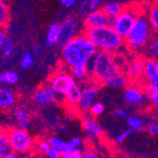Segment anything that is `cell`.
<instances>
[{
	"label": "cell",
	"mask_w": 158,
	"mask_h": 158,
	"mask_svg": "<svg viewBox=\"0 0 158 158\" xmlns=\"http://www.w3.org/2000/svg\"><path fill=\"white\" fill-rule=\"evenodd\" d=\"M97 51L96 46L85 34L78 35L62 48V61L71 69L77 65L87 64Z\"/></svg>",
	"instance_id": "cell-1"
},
{
	"label": "cell",
	"mask_w": 158,
	"mask_h": 158,
	"mask_svg": "<svg viewBox=\"0 0 158 158\" xmlns=\"http://www.w3.org/2000/svg\"><path fill=\"white\" fill-rule=\"evenodd\" d=\"M84 34L96 46L98 50L107 51L112 54L117 53L123 44V38L110 26L85 28Z\"/></svg>",
	"instance_id": "cell-2"
},
{
	"label": "cell",
	"mask_w": 158,
	"mask_h": 158,
	"mask_svg": "<svg viewBox=\"0 0 158 158\" xmlns=\"http://www.w3.org/2000/svg\"><path fill=\"white\" fill-rule=\"evenodd\" d=\"M87 68L89 74L98 82H104L105 80L119 70L114 55L102 50L96 52L93 58L88 62Z\"/></svg>",
	"instance_id": "cell-3"
},
{
	"label": "cell",
	"mask_w": 158,
	"mask_h": 158,
	"mask_svg": "<svg viewBox=\"0 0 158 158\" xmlns=\"http://www.w3.org/2000/svg\"><path fill=\"white\" fill-rule=\"evenodd\" d=\"M152 28L145 13H140L126 40L127 48L133 52L142 50L152 40Z\"/></svg>",
	"instance_id": "cell-4"
},
{
	"label": "cell",
	"mask_w": 158,
	"mask_h": 158,
	"mask_svg": "<svg viewBox=\"0 0 158 158\" xmlns=\"http://www.w3.org/2000/svg\"><path fill=\"white\" fill-rule=\"evenodd\" d=\"M142 11H140L136 7L124 8L122 12L114 20V30L118 33L119 36H121L123 39H126L134 27L137 16Z\"/></svg>",
	"instance_id": "cell-5"
},
{
	"label": "cell",
	"mask_w": 158,
	"mask_h": 158,
	"mask_svg": "<svg viewBox=\"0 0 158 158\" xmlns=\"http://www.w3.org/2000/svg\"><path fill=\"white\" fill-rule=\"evenodd\" d=\"M10 142L11 150L16 153L28 152L34 145L32 136L28 134L27 130L21 128H11L6 131Z\"/></svg>",
	"instance_id": "cell-6"
},
{
	"label": "cell",
	"mask_w": 158,
	"mask_h": 158,
	"mask_svg": "<svg viewBox=\"0 0 158 158\" xmlns=\"http://www.w3.org/2000/svg\"><path fill=\"white\" fill-rule=\"evenodd\" d=\"M76 84V79L66 72H59L49 81V85L56 91V93L64 97H65Z\"/></svg>",
	"instance_id": "cell-7"
},
{
	"label": "cell",
	"mask_w": 158,
	"mask_h": 158,
	"mask_svg": "<svg viewBox=\"0 0 158 158\" xmlns=\"http://www.w3.org/2000/svg\"><path fill=\"white\" fill-rule=\"evenodd\" d=\"M77 31V23L74 18L68 17L60 23V31L58 41L56 46L59 48H64L68 42H70L75 36Z\"/></svg>",
	"instance_id": "cell-8"
},
{
	"label": "cell",
	"mask_w": 158,
	"mask_h": 158,
	"mask_svg": "<svg viewBox=\"0 0 158 158\" xmlns=\"http://www.w3.org/2000/svg\"><path fill=\"white\" fill-rule=\"evenodd\" d=\"M48 140H49L51 147L57 149L61 153H64L69 151L79 150L81 146L82 145V140L78 136H75L73 138H71L70 140L66 141L58 136L53 135V136H50Z\"/></svg>",
	"instance_id": "cell-9"
},
{
	"label": "cell",
	"mask_w": 158,
	"mask_h": 158,
	"mask_svg": "<svg viewBox=\"0 0 158 158\" xmlns=\"http://www.w3.org/2000/svg\"><path fill=\"white\" fill-rule=\"evenodd\" d=\"M58 94L50 85H44L38 88L32 96L33 102L37 105H49L54 103Z\"/></svg>",
	"instance_id": "cell-10"
},
{
	"label": "cell",
	"mask_w": 158,
	"mask_h": 158,
	"mask_svg": "<svg viewBox=\"0 0 158 158\" xmlns=\"http://www.w3.org/2000/svg\"><path fill=\"white\" fill-rule=\"evenodd\" d=\"M98 93V87L96 84H89L82 88L81 96L77 104L79 110L82 112L89 111L92 105L96 102L95 99Z\"/></svg>",
	"instance_id": "cell-11"
},
{
	"label": "cell",
	"mask_w": 158,
	"mask_h": 158,
	"mask_svg": "<svg viewBox=\"0 0 158 158\" xmlns=\"http://www.w3.org/2000/svg\"><path fill=\"white\" fill-rule=\"evenodd\" d=\"M109 19L102 9L91 10L84 17V27L85 28H95L108 26Z\"/></svg>",
	"instance_id": "cell-12"
},
{
	"label": "cell",
	"mask_w": 158,
	"mask_h": 158,
	"mask_svg": "<svg viewBox=\"0 0 158 158\" xmlns=\"http://www.w3.org/2000/svg\"><path fill=\"white\" fill-rule=\"evenodd\" d=\"M145 61L141 58H135L127 64L126 76L131 81H139L144 78Z\"/></svg>",
	"instance_id": "cell-13"
},
{
	"label": "cell",
	"mask_w": 158,
	"mask_h": 158,
	"mask_svg": "<svg viewBox=\"0 0 158 158\" xmlns=\"http://www.w3.org/2000/svg\"><path fill=\"white\" fill-rule=\"evenodd\" d=\"M81 127L86 136L91 139H97L103 133V129L98 123V121L95 118V117H85L82 119Z\"/></svg>",
	"instance_id": "cell-14"
},
{
	"label": "cell",
	"mask_w": 158,
	"mask_h": 158,
	"mask_svg": "<svg viewBox=\"0 0 158 158\" xmlns=\"http://www.w3.org/2000/svg\"><path fill=\"white\" fill-rule=\"evenodd\" d=\"M124 100L130 105H140L144 102L145 95L143 90L135 84L129 85L124 91Z\"/></svg>",
	"instance_id": "cell-15"
},
{
	"label": "cell",
	"mask_w": 158,
	"mask_h": 158,
	"mask_svg": "<svg viewBox=\"0 0 158 158\" xmlns=\"http://www.w3.org/2000/svg\"><path fill=\"white\" fill-rule=\"evenodd\" d=\"M144 80L148 84H158V59L152 58L145 61Z\"/></svg>",
	"instance_id": "cell-16"
},
{
	"label": "cell",
	"mask_w": 158,
	"mask_h": 158,
	"mask_svg": "<svg viewBox=\"0 0 158 158\" xmlns=\"http://www.w3.org/2000/svg\"><path fill=\"white\" fill-rule=\"evenodd\" d=\"M103 83L109 86V87L121 89L126 87V85L128 83V78L127 76L122 74L119 70H118L117 72H114L112 76H110L107 80H105Z\"/></svg>",
	"instance_id": "cell-17"
},
{
	"label": "cell",
	"mask_w": 158,
	"mask_h": 158,
	"mask_svg": "<svg viewBox=\"0 0 158 158\" xmlns=\"http://www.w3.org/2000/svg\"><path fill=\"white\" fill-rule=\"evenodd\" d=\"M16 97L10 88L1 87L0 88V106L2 109L10 108L15 103Z\"/></svg>",
	"instance_id": "cell-18"
},
{
	"label": "cell",
	"mask_w": 158,
	"mask_h": 158,
	"mask_svg": "<svg viewBox=\"0 0 158 158\" xmlns=\"http://www.w3.org/2000/svg\"><path fill=\"white\" fill-rule=\"evenodd\" d=\"M14 117L17 120L18 127L27 131L31 124V114L24 107H19L14 111Z\"/></svg>",
	"instance_id": "cell-19"
},
{
	"label": "cell",
	"mask_w": 158,
	"mask_h": 158,
	"mask_svg": "<svg viewBox=\"0 0 158 158\" xmlns=\"http://www.w3.org/2000/svg\"><path fill=\"white\" fill-rule=\"evenodd\" d=\"M59 31H60V24L59 23H51L47 31L46 34V45L48 48H51L52 46L56 45L57 41L59 37Z\"/></svg>",
	"instance_id": "cell-20"
},
{
	"label": "cell",
	"mask_w": 158,
	"mask_h": 158,
	"mask_svg": "<svg viewBox=\"0 0 158 158\" xmlns=\"http://www.w3.org/2000/svg\"><path fill=\"white\" fill-rule=\"evenodd\" d=\"M102 9L107 14L109 18H116L122 12L124 7L117 1H108L103 4Z\"/></svg>",
	"instance_id": "cell-21"
},
{
	"label": "cell",
	"mask_w": 158,
	"mask_h": 158,
	"mask_svg": "<svg viewBox=\"0 0 158 158\" xmlns=\"http://www.w3.org/2000/svg\"><path fill=\"white\" fill-rule=\"evenodd\" d=\"M146 15L152 31L158 32V3H154L149 7Z\"/></svg>",
	"instance_id": "cell-22"
},
{
	"label": "cell",
	"mask_w": 158,
	"mask_h": 158,
	"mask_svg": "<svg viewBox=\"0 0 158 158\" xmlns=\"http://www.w3.org/2000/svg\"><path fill=\"white\" fill-rule=\"evenodd\" d=\"M19 81V76L14 70L9 69L0 75V81L5 85H14Z\"/></svg>",
	"instance_id": "cell-23"
},
{
	"label": "cell",
	"mask_w": 158,
	"mask_h": 158,
	"mask_svg": "<svg viewBox=\"0 0 158 158\" xmlns=\"http://www.w3.org/2000/svg\"><path fill=\"white\" fill-rule=\"evenodd\" d=\"M145 93L152 105L158 110V84H148Z\"/></svg>",
	"instance_id": "cell-24"
},
{
	"label": "cell",
	"mask_w": 158,
	"mask_h": 158,
	"mask_svg": "<svg viewBox=\"0 0 158 158\" xmlns=\"http://www.w3.org/2000/svg\"><path fill=\"white\" fill-rule=\"evenodd\" d=\"M81 92H82L81 87L77 83L74 87L67 93V95L64 97L65 99H66V102L71 105H77L80 98H81Z\"/></svg>",
	"instance_id": "cell-25"
},
{
	"label": "cell",
	"mask_w": 158,
	"mask_h": 158,
	"mask_svg": "<svg viewBox=\"0 0 158 158\" xmlns=\"http://www.w3.org/2000/svg\"><path fill=\"white\" fill-rule=\"evenodd\" d=\"M71 75H72L76 81H84L87 79L89 75V71L87 68V64L77 65L71 68Z\"/></svg>",
	"instance_id": "cell-26"
},
{
	"label": "cell",
	"mask_w": 158,
	"mask_h": 158,
	"mask_svg": "<svg viewBox=\"0 0 158 158\" xmlns=\"http://www.w3.org/2000/svg\"><path fill=\"white\" fill-rule=\"evenodd\" d=\"M11 150V146H10V142L8 136L7 132L2 131L1 134H0V157L5 155L6 153L10 152Z\"/></svg>",
	"instance_id": "cell-27"
},
{
	"label": "cell",
	"mask_w": 158,
	"mask_h": 158,
	"mask_svg": "<svg viewBox=\"0 0 158 158\" xmlns=\"http://www.w3.org/2000/svg\"><path fill=\"white\" fill-rule=\"evenodd\" d=\"M19 64L23 69H26V70L31 68L33 66V64H34V57H33V55L31 52H25L21 57Z\"/></svg>",
	"instance_id": "cell-28"
},
{
	"label": "cell",
	"mask_w": 158,
	"mask_h": 158,
	"mask_svg": "<svg viewBox=\"0 0 158 158\" xmlns=\"http://www.w3.org/2000/svg\"><path fill=\"white\" fill-rule=\"evenodd\" d=\"M9 17H10L9 7L4 0H1L0 1V24H1L2 27L7 25L9 21Z\"/></svg>",
	"instance_id": "cell-29"
},
{
	"label": "cell",
	"mask_w": 158,
	"mask_h": 158,
	"mask_svg": "<svg viewBox=\"0 0 158 158\" xmlns=\"http://www.w3.org/2000/svg\"><path fill=\"white\" fill-rule=\"evenodd\" d=\"M127 124L129 128L133 129L134 131H139L143 129V121L138 117H129L127 118Z\"/></svg>",
	"instance_id": "cell-30"
},
{
	"label": "cell",
	"mask_w": 158,
	"mask_h": 158,
	"mask_svg": "<svg viewBox=\"0 0 158 158\" xmlns=\"http://www.w3.org/2000/svg\"><path fill=\"white\" fill-rule=\"evenodd\" d=\"M105 110V107L102 103H100V102H95L92 107L90 108V113L93 117H99V116H102V114H103Z\"/></svg>",
	"instance_id": "cell-31"
},
{
	"label": "cell",
	"mask_w": 158,
	"mask_h": 158,
	"mask_svg": "<svg viewBox=\"0 0 158 158\" xmlns=\"http://www.w3.org/2000/svg\"><path fill=\"white\" fill-rule=\"evenodd\" d=\"M37 148L41 152H44L47 153L48 151L51 148V145L49 143V140H46V139H40L37 142Z\"/></svg>",
	"instance_id": "cell-32"
},
{
	"label": "cell",
	"mask_w": 158,
	"mask_h": 158,
	"mask_svg": "<svg viewBox=\"0 0 158 158\" xmlns=\"http://www.w3.org/2000/svg\"><path fill=\"white\" fill-rule=\"evenodd\" d=\"M102 6H103V0H88L87 10L89 11L96 10L102 8Z\"/></svg>",
	"instance_id": "cell-33"
},
{
	"label": "cell",
	"mask_w": 158,
	"mask_h": 158,
	"mask_svg": "<svg viewBox=\"0 0 158 158\" xmlns=\"http://www.w3.org/2000/svg\"><path fill=\"white\" fill-rule=\"evenodd\" d=\"M82 151L74 150V151H69L64 153H62V158H82Z\"/></svg>",
	"instance_id": "cell-34"
},
{
	"label": "cell",
	"mask_w": 158,
	"mask_h": 158,
	"mask_svg": "<svg viewBox=\"0 0 158 158\" xmlns=\"http://www.w3.org/2000/svg\"><path fill=\"white\" fill-rule=\"evenodd\" d=\"M134 133V130L131 128H129V129H126V130H124L121 134L118 135V136L116 137V141L118 143H121L123 142L126 138H128L129 136H130L132 134Z\"/></svg>",
	"instance_id": "cell-35"
},
{
	"label": "cell",
	"mask_w": 158,
	"mask_h": 158,
	"mask_svg": "<svg viewBox=\"0 0 158 158\" xmlns=\"http://www.w3.org/2000/svg\"><path fill=\"white\" fill-rule=\"evenodd\" d=\"M151 51H152V54L155 57V58L158 59V32L156 33V35L152 40Z\"/></svg>",
	"instance_id": "cell-36"
},
{
	"label": "cell",
	"mask_w": 158,
	"mask_h": 158,
	"mask_svg": "<svg viewBox=\"0 0 158 158\" xmlns=\"http://www.w3.org/2000/svg\"><path fill=\"white\" fill-rule=\"evenodd\" d=\"M114 114L118 118H129V113L125 109L118 108L114 111Z\"/></svg>",
	"instance_id": "cell-37"
},
{
	"label": "cell",
	"mask_w": 158,
	"mask_h": 158,
	"mask_svg": "<svg viewBox=\"0 0 158 158\" xmlns=\"http://www.w3.org/2000/svg\"><path fill=\"white\" fill-rule=\"evenodd\" d=\"M1 47V52L3 51H6V50H9L10 48H14V42L11 38H7V40L4 42V44L0 46Z\"/></svg>",
	"instance_id": "cell-38"
},
{
	"label": "cell",
	"mask_w": 158,
	"mask_h": 158,
	"mask_svg": "<svg viewBox=\"0 0 158 158\" xmlns=\"http://www.w3.org/2000/svg\"><path fill=\"white\" fill-rule=\"evenodd\" d=\"M46 154L48 158H62V153L53 147H51Z\"/></svg>",
	"instance_id": "cell-39"
},
{
	"label": "cell",
	"mask_w": 158,
	"mask_h": 158,
	"mask_svg": "<svg viewBox=\"0 0 158 158\" xmlns=\"http://www.w3.org/2000/svg\"><path fill=\"white\" fill-rule=\"evenodd\" d=\"M147 131L150 133L152 135H156L158 136V122H153L151 123L147 126Z\"/></svg>",
	"instance_id": "cell-40"
},
{
	"label": "cell",
	"mask_w": 158,
	"mask_h": 158,
	"mask_svg": "<svg viewBox=\"0 0 158 158\" xmlns=\"http://www.w3.org/2000/svg\"><path fill=\"white\" fill-rule=\"evenodd\" d=\"M82 158H102V157L94 151L87 150V151L83 152Z\"/></svg>",
	"instance_id": "cell-41"
},
{
	"label": "cell",
	"mask_w": 158,
	"mask_h": 158,
	"mask_svg": "<svg viewBox=\"0 0 158 158\" xmlns=\"http://www.w3.org/2000/svg\"><path fill=\"white\" fill-rule=\"evenodd\" d=\"M13 52H14V48H10L9 50L3 51L2 52V56H1V61H2V63L7 62L10 58V57H11V55L13 54Z\"/></svg>",
	"instance_id": "cell-42"
},
{
	"label": "cell",
	"mask_w": 158,
	"mask_h": 158,
	"mask_svg": "<svg viewBox=\"0 0 158 158\" xmlns=\"http://www.w3.org/2000/svg\"><path fill=\"white\" fill-rule=\"evenodd\" d=\"M78 1L79 0H60L61 4L66 9L72 8L73 6H75L78 3Z\"/></svg>",
	"instance_id": "cell-43"
},
{
	"label": "cell",
	"mask_w": 158,
	"mask_h": 158,
	"mask_svg": "<svg viewBox=\"0 0 158 158\" xmlns=\"http://www.w3.org/2000/svg\"><path fill=\"white\" fill-rule=\"evenodd\" d=\"M43 47L40 44H35L32 47V53L36 56H40L43 53Z\"/></svg>",
	"instance_id": "cell-44"
},
{
	"label": "cell",
	"mask_w": 158,
	"mask_h": 158,
	"mask_svg": "<svg viewBox=\"0 0 158 158\" xmlns=\"http://www.w3.org/2000/svg\"><path fill=\"white\" fill-rule=\"evenodd\" d=\"M8 36H7V32L4 28H1V31H0V46L4 44V42L7 40Z\"/></svg>",
	"instance_id": "cell-45"
},
{
	"label": "cell",
	"mask_w": 158,
	"mask_h": 158,
	"mask_svg": "<svg viewBox=\"0 0 158 158\" xmlns=\"http://www.w3.org/2000/svg\"><path fill=\"white\" fill-rule=\"evenodd\" d=\"M0 158H19V157H18V155H17V153L15 152L12 151V152H10L6 153L5 155L1 156Z\"/></svg>",
	"instance_id": "cell-46"
},
{
	"label": "cell",
	"mask_w": 158,
	"mask_h": 158,
	"mask_svg": "<svg viewBox=\"0 0 158 158\" xmlns=\"http://www.w3.org/2000/svg\"><path fill=\"white\" fill-rule=\"evenodd\" d=\"M87 5H88V0H81L80 2V7L81 9H87Z\"/></svg>",
	"instance_id": "cell-47"
}]
</instances>
